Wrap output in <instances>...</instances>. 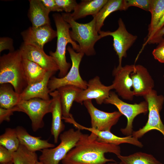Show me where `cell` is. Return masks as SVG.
Wrapping results in <instances>:
<instances>
[{
	"label": "cell",
	"instance_id": "obj_1",
	"mask_svg": "<svg viewBox=\"0 0 164 164\" xmlns=\"http://www.w3.org/2000/svg\"><path fill=\"white\" fill-rule=\"evenodd\" d=\"M107 153L120 155L119 145L99 142L93 133L89 135L82 133L75 146L62 160V164H105L115 162L105 156Z\"/></svg>",
	"mask_w": 164,
	"mask_h": 164
},
{
	"label": "cell",
	"instance_id": "obj_2",
	"mask_svg": "<svg viewBox=\"0 0 164 164\" xmlns=\"http://www.w3.org/2000/svg\"><path fill=\"white\" fill-rule=\"evenodd\" d=\"M61 15L70 26V35L74 41L78 43L79 52L88 56L95 55L94 45L102 38L96 31L95 18L93 17L89 22L81 23L74 20L70 13H63Z\"/></svg>",
	"mask_w": 164,
	"mask_h": 164
},
{
	"label": "cell",
	"instance_id": "obj_3",
	"mask_svg": "<svg viewBox=\"0 0 164 164\" xmlns=\"http://www.w3.org/2000/svg\"><path fill=\"white\" fill-rule=\"evenodd\" d=\"M53 17L56 27L57 40L56 51L54 52L50 51L49 54L58 67V77L62 78L67 75L71 67V63L66 60V53L67 44H71L72 48L77 52H79L80 48L78 44L71 38L70 34V26L64 20L61 15L55 13Z\"/></svg>",
	"mask_w": 164,
	"mask_h": 164
},
{
	"label": "cell",
	"instance_id": "obj_4",
	"mask_svg": "<svg viewBox=\"0 0 164 164\" xmlns=\"http://www.w3.org/2000/svg\"><path fill=\"white\" fill-rule=\"evenodd\" d=\"M19 50L4 54L0 58V84L9 83L20 94L28 85L24 73Z\"/></svg>",
	"mask_w": 164,
	"mask_h": 164
},
{
	"label": "cell",
	"instance_id": "obj_5",
	"mask_svg": "<svg viewBox=\"0 0 164 164\" xmlns=\"http://www.w3.org/2000/svg\"><path fill=\"white\" fill-rule=\"evenodd\" d=\"M81 130L70 128L61 133L60 142L56 147L41 151L39 161L44 164H59L67 153L75 145L82 133Z\"/></svg>",
	"mask_w": 164,
	"mask_h": 164
},
{
	"label": "cell",
	"instance_id": "obj_6",
	"mask_svg": "<svg viewBox=\"0 0 164 164\" xmlns=\"http://www.w3.org/2000/svg\"><path fill=\"white\" fill-rule=\"evenodd\" d=\"M143 97L148 104V120L145 125L133 131L132 135L139 139L149 131L156 130L161 133L164 138V124L160 116L164 102V96L158 95L156 91L153 89Z\"/></svg>",
	"mask_w": 164,
	"mask_h": 164
},
{
	"label": "cell",
	"instance_id": "obj_7",
	"mask_svg": "<svg viewBox=\"0 0 164 164\" xmlns=\"http://www.w3.org/2000/svg\"><path fill=\"white\" fill-rule=\"evenodd\" d=\"M67 50L72 61L71 67L69 71L64 77H51L48 85L50 93L66 85L76 86L82 90H85L87 87L88 83L82 78L79 72L80 64L84 54L81 52H76L70 46H68Z\"/></svg>",
	"mask_w": 164,
	"mask_h": 164
},
{
	"label": "cell",
	"instance_id": "obj_8",
	"mask_svg": "<svg viewBox=\"0 0 164 164\" xmlns=\"http://www.w3.org/2000/svg\"><path fill=\"white\" fill-rule=\"evenodd\" d=\"M104 103L110 104L116 106L119 111L127 118V122L124 128L120 129L123 135L128 136L132 135L133 132V123L138 115L141 114H146L148 112V104L145 101L138 104H130L120 99L114 92L111 91L109 97Z\"/></svg>",
	"mask_w": 164,
	"mask_h": 164
},
{
	"label": "cell",
	"instance_id": "obj_9",
	"mask_svg": "<svg viewBox=\"0 0 164 164\" xmlns=\"http://www.w3.org/2000/svg\"><path fill=\"white\" fill-rule=\"evenodd\" d=\"M52 99L46 100L35 98L21 101L15 106L17 111L26 114L32 122L33 131L36 132L44 125L43 118L47 114L51 112Z\"/></svg>",
	"mask_w": 164,
	"mask_h": 164
},
{
	"label": "cell",
	"instance_id": "obj_10",
	"mask_svg": "<svg viewBox=\"0 0 164 164\" xmlns=\"http://www.w3.org/2000/svg\"><path fill=\"white\" fill-rule=\"evenodd\" d=\"M118 27L113 32L101 31L98 33L102 38L110 36L113 38V46L118 58L119 64L118 67L122 66L123 57L127 56V52L137 39V36L129 32L122 19L120 18L118 21Z\"/></svg>",
	"mask_w": 164,
	"mask_h": 164
},
{
	"label": "cell",
	"instance_id": "obj_11",
	"mask_svg": "<svg viewBox=\"0 0 164 164\" xmlns=\"http://www.w3.org/2000/svg\"><path fill=\"white\" fill-rule=\"evenodd\" d=\"M135 65H126L115 67L112 71L114 80L112 84L113 89L124 99L132 101L134 96L131 73L134 70Z\"/></svg>",
	"mask_w": 164,
	"mask_h": 164
},
{
	"label": "cell",
	"instance_id": "obj_12",
	"mask_svg": "<svg viewBox=\"0 0 164 164\" xmlns=\"http://www.w3.org/2000/svg\"><path fill=\"white\" fill-rule=\"evenodd\" d=\"M83 104L90 115L91 128L99 131H110L123 115L119 111L107 112L100 110L93 105L91 100L85 101Z\"/></svg>",
	"mask_w": 164,
	"mask_h": 164
},
{
	"label": "cell",
	"instance_id": "obj_13",
	"mask_svg": "<svg viewBox=\"0 0 164 164\" xmlns=\"http://www.w3.org/2000/svg\"><path fill=\"white\" fill-rule=\"evenodd\" d=\"M63 120L65 122L73 124L77 129L85 130L93 133L96 135L97 140L99 142L117 145L122 143H128L141 148L143 146L138 139L133 137L132 135L121 137L114 135L109 131H99L82 126L75 120L72 114L69 118H64Z\"/></svg>",
	"mask_w": 164,
	"mask_h": 164
},
{
	"label": "cell",
	"instance_id": "obj_14",
	"mask_svg": "<svg viewBox=\"0 0 164 164\" xmlns=\"http://www.w3.org/2000/svg\"><path fill=\"white\" fill-rule=\"evenodd\" d=\"M87 83V88L80 91L75 101L82 104L85 101L95 99L97 104H101L109 97L111 90L113 89L112 84L106 86L102 84L98 76L90 80Z\"/></svg>",
	"mask_w": 164,
	"mask_h": 164
},
{
	"label": "cell",
	"instance_id": "obj_15",
	"mask_svg": "<svg viewBox=\"0 0 164 164\" xmlns=\"http://www.w3.org/2000/svg\"><path fill=\"white\" fill-rule=\"evenodd\" d=\"M19 50L23 59L37 64L47 71L56 73L59 70L53 58L50 55L46 54L43 49L23 43Z\"/></svg>",
	"mask_w": 164,
	"mask_h": 164
},
{
	"label": "cell",
	"instance_id": "obj_16",
	"mask_svg": "<svg viewBox=\"0 0 164 164\" xmlns=\"http://www.w3.org/2000/svg\"><path fill=\"white\" fill-rule=\"evenodd\" d=\"M24 43L43 49L45 44L57 37V32L50 25L30 27L21 33Z\"/></svg>",
	"mask_w": 164,
	"mask_h": 164
},
{
	"label": "cell",
	"instance_id": "obj_17",
	"mask_svg": "<svg viewBox=\"0 0 164 164\" xmlns=\"http://www.w3.org/2000/svg\"><path fill=\"white\" fill-rule=\"evenodd\" d=\"M130 77L134 96L144 97L153 89V80L147 69L143 66L135 65L134 70L131 73Z\"/></svg>",
	"mask_w": 164,
	"mask_h": 164
},
{
	"label": "cell",
	"instance_id": "obj_18",
	"mask_svg": "<svg viewBox=\"0 0 164 164\" xmlns=\"http://www.w3.org/2000/svg\"><path fill=\"white\" fill-rule=\"evenodd\" d=\"M55 73L47 72L44 79L41 81L28 85L20 94L21 101L38 98L49 100L50 91L48 88L49 81Z\"/></svg>",
	"mask_w": 164,
	"mask_h": 164
},
{
	"label": "cell",
	"instance_id": "obj_19",
	"mask_svg": "<svg viewBox=\"0 0 164 164\" xmlns=\"http://www.w3.org/2000/svg\"><path fill=\"white\" fill-rule=\"evenodd\" d=\"M52 97L51 112L52 121L51 132L54 137V142L57 143L61 133L64 130L65 125L62 119V113L58 91L56 90L50 93Z\"/></svg>",
	"mask_w": 164,
	"mask_h": 164
},
{
	"label": "cell",
	"instance_id": "obj_20",
	"mask_svg": "<svg viewBox=\"0 0 164 164\" xmlns=\"http://www.w3.org/2000/svg\"><path fill=\"white\" fill-rule=\"evenodd\" d=\"M15 129L20 144L31 151L36 152L55 147L54 144L49 143L47 140H42L40 137H35L30 135L22 126H18Z\"/></svg>",
	"mask_w": 164,
	"mask_h": 164
},
{
	"label": "cell",
	"instance_id": "obj_21",
	"mask_svg": "<svg viewBox=\"0 0 164 164\" xmlns=\"http://www.w3.org/2000/svg\"><path fill=\"white\" fill-rule=\"evenodd\" d=\"M29 1L28 17L32 23V26L37 27L50 25L49 17L50 12L45 6L41 0Z\"/></svg>",
	"mask_w": 164,
	"mask_h": 164
},
{
	"label": "cell",
	"instance_id": "obj_22",
	"mask_svg": "<svg viewBox=\"0 0 164 164\" xmlns=\"http://www.w3.org/2000/svg\"><path fill=\"white\" fill-rule=\"evenodd\" d=\"M108 0H83L78 4L73 12L70 14L75 20L89 15L96 16Z\"/></svg>",
	"mask_w": 164,
	"mask_h": 164
},
{
	"label": "cell",
	"instance_id": "obj_23",
	"mask_svg": "<svg viewBox=\"0 0 164 164\" xmlns=\"http://www.w3.org/2000/svg\"><path fill=\"white\" fill-rule=\"evenodd\" d=\"M56 90L59 94L62 117L69 118L71 114L70 111L73 102L82 89L76 86L68 85L61 87Z\"/></svg>",
	"mask_w": 164,
	"mask_h": 164
},
{
	"label": "cell",
	"instance_id": "obj_24",
	"mask_svg": "<svg viewBox=\"0 0 164 164\" xmlns=\"http://www.w3.org/2000/svg\"><path fill=\"white\" fill-rule=\"evenodd\" d=\"M22 64L27 86L41 81L48 72L37 64L27 59H22Z\"/></svg>",
	"mask_w": 164,
	"mask_h": 164
},
{
	"label": "cell",
	"instance_id": "obj_25",
	"mask_svg": "<svg viewBox=\"0 0 164 164\" xmlns=\"http://www.w3.org/2000/svg\"><path fill=\"white\" fill-rule=\"evenodd\" d=\"M124 10L123 0H108L97 14L93 17L96 20V28L98 33L104 25L106 19L112 13Z\"/></svg>",
	"mask_w": 164,
	"mask_h": 164
},
{
	"label": "cell",
	"instance_id": "obj_26",
	"mask_svg": "<svg viewBox=\"0 0 164 164\" xmlns=\"http://www.w3.org/2000/svg\"><path fill=\"white\" fill-rule=\"evenodd\" d=\"M12 87L9 83L0 84V108H10L17 105L21 101L20 94L15 92Z\"/></svg>",
	"mask_w": 164,
	"mask_h": 164
},
{
	"label": "cell",
	"instance_id": "obj_27",
	"mask_svg": "<svg viewBox=\"0 0 164 164\" xmlns=\"http://www.w3.org/2000/svg\"><path fill=\"white\" fill-rule=\"evenodd\" d=\"M117 156L125 164H162L152 155L142 152L127 156L120 155Z\"/></svg>",
	"mask_w": 164,
	"mask_h": 164
},
{
	"label": "cell",
	"instance_id": "obj_28",
	"mask_svg": "<svg viewBox=\"0 0 164 164\" xmlns=\"http://www.w3.org/2000/svg\"><path fill=\"white\" fill-rule=\"evenodd\" d=\"M149 12L151 14V19L149 26L146 40L150 37L163 16L164 13V0H151Z\"/></svg>",
	"mask_w": 164,
	"mask_h": 164
},
{
	"label": "cell",
	"instance_id": "obj_29",
	"mask_svg": "<svg viewBox=\"0 0 164 164\" xmlns=\"http://www.w3.org/2000/svg\"><path fill=\"white\" fill-rule=\"evenodd\" d=\"M38 159L36 152L29 151L21 144L17 150L13 152V164H36Z\"/></svg>",
	"mask_w": 164,
	"mask_h": 164
},
{
	"label": "cell",
	"instance_id": "obj_30",
	"mask_svg": "<svg viewBox=\"0 0 164 164\" xmlns=\"http://www.w3.org/2000/svg\"><path fill=\"white\" fill-rule=\"evenodd\" d=\"M20 145L15 128H6L5 132L0 136V145L12 152L16 151Z\"/></svg>",
	"mask_w": 164,
	"mask_h": 164
},
{
	"label": "cell",
	"instance_id": "obj_31",
	"mask_svg": "<svg viewBox=\"0 0 164 164\" xmlns=\"http://www.w3.org/2000/svg\"><path fill=\"white\" fill-rule=\"evenodd\" d=\"M151 2V0H123L124 11L135 6L149 12Z\"/></svg>",
	"mask_w": 164,
	"mask_h": 164
},
{
	"label": "cell",
	"instance_id": "obj_32",
	"mask_svg": "<svg viewBox=\"0 0 164 164\" xmlns=\"http://www.w3.org/2000/svg\"><path fill=\"white\" fill-rule=\"evenodd\" d=\"M55 1L58 7L67 13L73 11L78 4L75 0H55Z\"/></svg>",
	"mask_w": 164,
	"mask_h": 164
},
{
	"label": "cell",
	"instance_id": "obj_33",
	"mask_svg": "<svg viewBox=\"0 0 164 164\" xmlns=\"http://www.w3.org/2000/svg\"><path fill=\"white\" fill-rule=\"evenodd\" d=\"M13 152L0 145V163L12 161Z\"/></svg>",
	"mask_w": 164,
	"mask_h": 164
},
{
	"label": "cell",
	"instance_id": "obj_34",
	"mask_svg": "<svg viewBox=\"0 0 164 164\" xmlns=\"http://www.w3.org/2000/svg\"><path fill=\"white\" fill-rule=\"evenodd\" d=\"M16 111L15 106L9 109L0 108V123L4 121H9L10 116L13 114V112Z\"/></svg>",
	"mask_w": 164,
	"mask_h": 164
},
{
	"label": "cell",
	"instance_id": "obj_35",
	"mask_svg": "<svg viewBox=\"0 0 164 164\" xmlns=\"http://www.w3.org/2000/svg\"><path fill=\"white\" fill-rule=\"evenodd\" d=\"M164 36V26L156 32L143 45L144 47L147 43L149 44H159Z\"/></svg>",
	"mask_w": 164,
	"mask_h": 164
},
{
	"label": "cell",
	"instance_id": "obj_36",
	"mask_svg": "<svg viewBox=\"0 0 164 164\" xmlns=\"http://www.w3.org/2000/svg\"><path fill=\"white\" fill-rule=\"evenodd\" d=\"M12 39L9 37H1L0 39V52L5 50H9L10 52L14 51Z\"/></svg>",
	"mask_w": 164,
	"mask_h": 164
},
{
	"label": "cell",
	"instance_id": "obj_37",
	"mask_svg": "<svg viewBox=\"0 0 164 164\" xmlns=\"http://www.w3.org/2000/svg\"><path fill=\"white\" fill-rule=\"evenodd\" d=\"M152 54L156 60L164 63V45L157 47L153 50Z\"/></svg>",
	"mask_w": 164,
	"mask_h": 164
},
{
	"label": "cell",
	"instance_id": "obj_38",
	"mask_svg": "<svg viewBox=\"0 0 164 164\" xmlns=\"http://www.w3.org/2000/svg\"><path fill=\"white\" fill-rule=\"evenodd\" d=\"M41 0L45 6L50 12L63 11L56 5L55 0Z\"/></svg>",
	"mask_w": 164,
	"mask_h": 164
},
{
	"label": "cell",
	"instance_id": "obj_39",
	"mask_svg": "<svg viewBox=\"0 0 164 164\" xmlns=\"http://www.w3.org/2000/svg\"><path fill=\"white\" fill-rule=\"evenodd\" d=\"M164 26V13L158 25H157V26L155 28L153 31L150 37L147 40H146L145 42L147 41L156 32L158 31L160 29H161L162 27Z\"/></svg>",
	"mask_w": 164,
	"mask_h": 164
},
{
	"label": "cell",
	"instance_id": "obj_40",
	"mask_svg": "<svg viewBox=\"0 0 164 164\" xmlns=\"http://www.w3.org/2000/svg\"><path fill=\"white\" fill-rule=\"evenodd\" d=\"M163 45H164V36L162 39L158 44L157 47H159Z\"/></svg>",
	"mask_w": 164,
	"mask_h": 164
},
{
	"label": "cell",
	"instance_id": "obj_41",
	"mask_svg": "<svg viewBox=\"0 0 164 164\" xmlns=\"http://www.w3.org/2000/svg\"><path fill=\"white\" fill-rule=\"evenodd\" d=\"M107 164H125L121 162L119 163H117L115 162H113L111 163H109Z\"/></svg>",
	"mask_w": 164,
	"mask_h": 164
},
{
	"label": "cell",
	"instance_id": "obj_42",
	"mask_svg": "<svg viewBox=\"0 0 164 164\" xmlns=\"http://www.w3.org/2000/svg\"><path fill=\"white\" fill-rule=\"evenodd\" d=\"M0 164H13V163L12 161L7 163H0Z\"/></svg>",
	"mask_w": 164,
	"mask_h": 164
},
{
	"label": "cell",
	"instance_id": "obj_43",
	"mask_svg": "<svg viewBox=\"0 0 164 164\" xmlns=\"http://www.w3.org/2000/svg\"><path fill=\"white\" fill-rule=\"evenodd\" d=\"M36 164H44L39 161H38Z\"/></svg>",
	"mask_w": 164,
	"mask_h": 164
},
{
	"label": "cell",
	"instance_id": "obj_44",
	"mask_svg": "<svg viewBox=\"0 0 164 164\" xmlns=\"http://www.w3.org/2000/svg\"><path fill=\"white\" fill-rule=\"evenodd\" d=\"M163 77H164V74L163 75Z\"/></svg>",
	"mask_w": 164,
	"mask_h": 164
}]
</instances>
